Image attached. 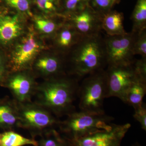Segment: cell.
Listing matches in <instances>:
<instances>
[{
	"label": "cell",
	"instance_id": "6",
	"mask_svg": "<svg viewBox=\"0 0 146 146\" xmlns=\"http://www.w3.org/2000/svg\"><path fill=\"white\" fill-rule=\"evenodd\" d=\"M19 126L23 127L35 133L42 134L60 125L58 121L44 108L39 104H18Z\"/></svg>",
	"mask_w": 146,
	"mask_h": 146
},
{
	"label": "cell",
	"instance_id": "14",
	"mask_svg": "<svg viewBox=\"0 0 146 146\" xmlns=\"http://www.w3.org/2000/svg\"><path fill=\"white\" fill-rule=\"evenodd\" d=\"M31 18L33 29L43 39H52L65 21V17L61 16L50 17L39 14L33 15Z\"/></svg>",
	"mask_w": 146,
	"mask_h": 146
},
{
	"label": "cell",
	"instance_id": "3",
	"mask_svg": "<svg viewBox=\"0 0 146 146\" xmlns=\"http://www.w3.org/2000/svg\"><path fill=\"white\" fill-rule=\"evenodd\" d=\"M43 38L38 35L31 25L23 36L10 48L7 56L9 73L31 70L36 57L47 46Z\"/></svg>",
	"mask_w": 146,
	"mask_h": 146
},
{
	"label": "cell",
	"instance_id": "30",
	"mask_svg": "<svg viewBox=\"0 0 146 146\" xmlns=\"http://www.w3.org/2000/svg\"><path fill=\"white\" fill-rule=\"evenodd\" d=\"M132 146H141L138 143L136 142V143L133 144Z\"/></svg>",
	"mask_w": 146,
	"mask_h": 146
},
{
	"label": "cell",
	"instance_id": "20",
	"mask_svg": "<svg viewBox=\"0 0 146 146\" xmlns=\"http://www.w3.org/2000/svg\"><path fill=\"white\" fill-rule=\"evenodd\" d=\"M132 31L139 33L146 29V0H138L132 15Z\"/></svg>",
	"mask_w": 146,
	"mask_h": 146
},
{
	"label": "cell",
	"instance_id": "4",
	"mask_svg": "<svg viewBox=\"0 0 146 146\" xmlns=\"http://www.w3.org/2000/svg\"><path fill=\"white\" fill-rule=\"evenodd\" d=\"M107 93V78L105 70L87 76L79 86L80 111L93 114H105L104 101Z\"/></svg>",
	"mask_w": 146,
	"mask_h": 146
},
{
	"label": "cell",
	"instance_id": "25",
	"mask_svg": "<svg viewBox=\"0 0 146 146\" xmlns=\"http://www.w3.org/2000/svg\"><path fill=\"white\" fill-rule=\"evenodd\" d=\"M88 5L103 17L111 10L114 4L112 0H88Z\"/></svg>",
	"mask_w": 146,
	"mask_h": 146
},
{
	"label": "cell",
	"instance_id": "9",
	"mask_svg": "<svg viewBox=\"0 0 146 146\" xmlns=\"http://www.w3.org/2000/svg\"><path fill=\"white\" fill-rule=\"evenodd\" d=\"M131 126L129 123L118 125L111 123L105 129L90 135L68 139L73 146H121L123 138Z\"/></svg>",
	"mask_w": 146,
	"mask_h": 146
},
{
	"label": "cell",
	"instance_id": "24",
	"mask_svg": "<svg viewBox=\"0 0 146 146\" xmlns=\"http://www.w3.org/2000/svg\"><path fill=\"white\" fill-rule=\"evenodd\" d=\"M8 6L26 17L31 18L33 16L31 11V0H4Z\"/></svg>",
	"mask_w": 146,
	"mask_h": 146
},
{
	"label": "cell",
	"instance_id": "31",
	"mask_svg": "<svg viewBox=\"0 0 146 146\" xmlns=\"http://www.w3.org/2000/svg\"><path fill=\"white\" fill-rule=\"evenodd\" d=\"M113 1V3L114 5L115 4V3L117 2V1H118V0H112Z\"/></svg>",
	"mask_w": 146,
	"mask_h": 146
},
{
	"label": "cell",
	"instance_id": "8",
	"mask_svg": "<svg viewBox=\"0 0 146 146\" xmlns=\"http://www.w3.org/2000/svg\"><path fill=\"white\" fill-rule=\"evenodd\" d=\"M105 70L107 78L106 98L117 97L125 103L128 90L136 78L133 63L127 65H108Z\"/></svg>",
	"mask_w": 146,
	"mask_h": 146
},
{
	"label": "cell",
	"instance_id": "16",
	"mask_svg": "<svg viewBox=\"0 0 146 146\" xmlns=\"http://www.w3.org/2000/svg\"><path fill=\"white\" fill-rule=\"evenodd\" d=\"M19 126L18 105L8 100L0 101V128L11 129Z\"/></svg>",
	"mask_w": 146,
	"mask_h": 146
},
{
	"label": "cell",
	"instance_id": "1",
	"mask_svg": "<svg viewBox=\"0 0 146 146\" xmlns=\"http://www.w3.org/2000/svg\"><path fill=\"white\" fill-rule=\"evenodd\" d=\"M69 52L70 72L77 77L104 70L107 65L104 38L100 34L83 36Z\"/></svg>",
	"mask_w": 146,
	"mask_h": 146
},
{
	"label": "cell",
	"instance_id": "5",
	"mask_svg": "<svg viewBox=\"0 0 146 146\" xmlns=\"http://www.w3.org/2000/svg\"><path fill=\"white\" fill-rule=\"evenodd\" d=\"M114 118L106 114L98 115L80 111L68 115L60 124V129L68 139H77L105 129Z\"/></svg>",
	"mask_w": 146,
	"mask_h": 146
},
{
	"label": "cell",
	"instance_id": "15",
	"mask_svg": "<svg viewBox=\"0 0 146 146\" xmlns=\"http://www.w3.org/2000/svg\"><path fill=\"white\" fill-rule=\"evenodd\" d=\"M82 37L65 20L52 39L55 50L64 55L69 53Z\"/></svg>",
	"mask_w": 146,
	"mask_h": 146
},
{
	"label": "cell",
	"instance_id": "19",
	"mask_svg": "<svg viewBox=\"0 0 146 146\" xmlns=\"http://www.w3.org/2000/svg\"><path fill=\"white\" fill-rule=\"evenodd\" d=\"M31 145L38 146L37 141L21 136L13 131L0 133V146H23Z\"/></svg>",
	"mask_w": 146,
	"mask_h": 146
},
{
	"label": "cell",
	"instance_id": "10",
	"mask_svg": "<svg viewBox=\"0 0 146 146\" xmlns=\"http://www.w3.org/2000/svg\"><path fill=\"white\" fill-rule=\"evenodd\" d=\"M27 17L21 13L0 11V46L10 48L25 33Z\"/></svg>",
	"mask_w": 146,
	"mask_h": 146
},
{
	"label": "cell",
	"instance_id": "22",
	"mask_svg": "<svg viewBox=\"0 0 146 146\" xmlns=\"http://www.w3.org/2000/svg\"><path fill=\"white\" fill-rule=\"evenodd\" d=\"M33 1L40 14L50 17L62 16L60 14L61 0H33Z\"/></svg>",
	"mask_w": 146,
	"mask_h": 146
},
{
	"label": "cell",
	"instance_id": "29",
	"mask_svg": "<svg viewBox=\"0 0 146 146\" xmlns=\"http://www.w3.org/2000/svg\"><path fill=\"white\" fill-rule=\"evenodd\" d=\"M133 117L139 123L141 128L146 131V104L143 103L140 107L134 109Z\"/></svg>",
	"mask_w": 146,
	"mask_h": 146
},
{
	"label": "cell",
	"instance_id": "2",
	"mask_svg": "<svg viewBox=\"0 0 146 146\" xmlns=\"http://www.w3.org/2000/svg\"><path fill=\"white\" fill-rule=\"evenodd\" d=\"M79 86L76 80L65 77L50 79L36 88L39 92V105L59 116L69 115L74 112L73 102L78 94Z\"/></svg>",
	"mask_w": 146,
	"mask_h": 146
},
{
	"label": "cell",
	"instance_id": "26",
	"mask_svg": "<svg viewBox=\"0 0 146 146\" xmlns=\"http://www.w3.org/2000/svg\"><path fill=\"white\" fill-rule=\"evenodd\" d=\"M133 55L146 58V29L138 33L133 48Z\"/></svg>",
	"mask_w": 146,
	"mask_h": 146
},
{
	"label": "cell",
	"instance_id": "21",
	"mask_svg": "<svg viewBox=\"0 0 146 146\" xmlns=\"http://www.w3.org/2000/svg\"><path fill=\"white\" fill-rule=\"evenodd\" d=\"M37 143L38 146H73L68 139L62 137L53 129L42 133Z\"/></svg>",
	"mask_w": 146,
	"mask_h": 146
},
{
	"label": "cell",
	"instance_id": "12",
	"mask_svg": "<svg viewBox=\"0 0 146 146\" xmlns=\"http://www.w3.org/2000/svg\"><path fill=\"white\" fill-rule=\"evenodd\" d=\"M66 21L82 36L100 34L102 17L89 5L78 12L67 16Z\"/></svg>",
	"mask_w": 146,
	"mask_h": 146
},
{
	"label": "cell",
	"instance_id": "17",
	"mask_svg": "<svg viewBox=\"0 0 146 146\" xmlns=\"http://www.w3.org/2000/svg\"><path fill=\"white\" fill-rule=\"evenodd\" d=\"M124 16L122 13L110 11L102 17V30L108 36L124 35L127 33L123 26Z\"/></svg>",
	"mask_w": 146,
	"mask_h": 146
},
{
	"label": "cell",
	"instance_id": "13",
	"mask_svg": "<svg viewBox=\"0 0 146 146\" xmlns=\"http://www.w3.org/2000/svg\"><path fill=\"white\" fill-rule=\"evenodd\" d=\"M42 52L35 60L31 70L44 76L54 78L63 75L65 61L64 55L55 50L47 54Z\"/></svg>",
	"mask_w": 146,
	"mask_h": 146
},
{
	"label": "cell",
	"instance_id": "18",
	"mask_svg": "<svg viewBox=\"0 0 146 146\" xmlns=\"http://www.w3.org/2000/svg\"><path fill=\"white\" fill-rule=\"evenodd\" d=\"M146 93V81L136 77L128 90L125 104L131 106L134 109L143 104Z\"/></svg>",
	"mask_w": 146,
	"mask_h": 146
},
{
	"label": "cell",
	"instance_id": "7",
	"mask_svg": "<svg viewBox=\"0 0 146 146\" xmlns=\"http://www.w3.org/2000/svg\"><path fill=\"white\" fill-rule=\"evenodd\" d=\"M138 33H127L123 35L104 38L107 66L133 64L135 59L133 48Z\"/></svg>",
	"mask_w": 146,
	"mask_h": 146
},
{
	"label": "cell",
	"instance_id": "28",
	"mask_svg": "<svg viewBox=\"0 0 146 146\" xmlns=\"http://www.w3.org/2000/svg\"><path fill=\"white\" fill-rule=\"evenodd\" d=\"M9 71L7 56L0 50V84H3L7 77Z\"/></svg>",
	"mask_w": 146,
	"mask_h": 146
},
{
	"label": "cell",
	"instance_id": "27",
	"mask_svg": "<svg viewBox=\"0 0 146 146\" xmlns=\"http://www.w3.org/2000/svg\"><path fill=\"white\" fill-rule=\"evenodd\" d=\"M133 66L136 76L146 81V58L142 57L141 59L135 60Z\"/></svg>",
	"mask_w": 146,
	"mask_h": 146
},
{
	"label": "cell",
	"instance_id": "11",
	"mask_svg": "<svg viewBox=\"0 0 146 146\" xmlns=\"http://www.w3.org/2000/svg\"><path fill=\"white\" fill-rule=\"evenodd\" d=\"M3 85L10 90L18 104L28 102L36 88L30 70L9 73Z\"/></svg>",
	"mask_w": 146,
	"mask_h": 146
},
{
	"label": "cell",
	"instance_id": "23",
	"mask_svg": "<svg viewBox=\"0 0 146 146\" xmlns=\"http://www.w3.org/2000/svg\"><path fill=\"white\" fill-rule=\"evenodd\" d=\"M88 5V0H61L60 14L63 17L78 12Z\"/></svg>",
	"mask_w": 146,
	"mask_h": 146
}]
</instances>
